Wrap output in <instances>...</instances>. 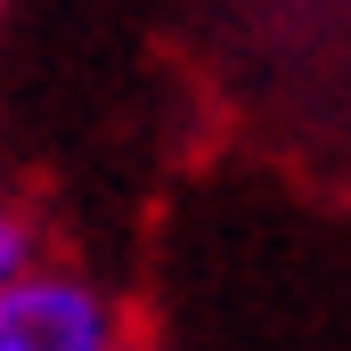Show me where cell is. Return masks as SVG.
I'll list each match as a JSON object with an SVG mask.
<instances>
[{
    "label": "cell",
    "instance_id": "6da1fadb",
    "mask_svg": "<svg viewBox=\"0 0 351 351\" xmlns=\"http://www.w3.org/2000/svg\"><path fill=\"white\" fill-rule=\"evenodd\" d=\"M0 351H123V319L90 278L41 262L0 278Z\"/></svg>",
    "mask_w": 351,
    "mask_h": 351
},
{
    "label": "cell",
    "instance_id": "3957f363",
    "mask_svg": "<svg viewBox=\"0 0 351 351\" xmlns=\"http://www.w3.org/2000/svg\"><path fill=\"white\" fill-rule=\"evenodd\" d=\"M123 351H139V343H123Z\"/></svg>",
    "mask_w": 351,
    "mask_h": 351
},
{
    "label": "cell",
    "instance_id": "7a4b0ae2",
    "mask_svg": "<svg viewBox=\"0 0 351 351\" xmlns=\"http://www.w3.org/2000/svg\"><path fill=\"white\" fill-rule=\"evenodd\" d=\"M25 269H41V237L25 221H8L0 229V278H25Z\"/></svg>",
    "mask_w": 351,
    "mask_h": 351
}]
</instances>
